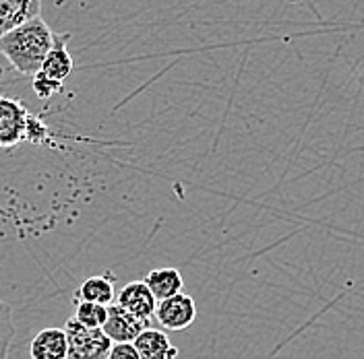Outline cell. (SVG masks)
<instances>
[{
  "label": "cell",
  "instance_id": "6da1fadb",
  "mask_svg": "<svg viewBox=\"0 0 364 359\" xmlns=\"http://www.w3.org/2000/svg\"><path fill=\"white\" fill-rule=\"evenodd\" d=\"M52 42L54 31L48 27L42 15H38L0 38V54L23 77H33L44 65Z\"/></svg>",
  "mask_w": 364,
  "mask_h": 359
},
{
  "label": "cell",
  "instance_id": "7a4b0ae2",
  "mask_svg": "<svg viewBox=\"0 0 364 359\" xmlns=\"http://www.w3.org/2000/svg\"><path fill=\"white\" fill-rule=\"evenodd\" d=\"M46 131L44 122L29 112L21 99L0 95V149H13L23 143L40 145Z\"/></svg>",
  "mask_w": 364,
  "mask_h": 359
},
{
  "label": "cell",
  "instance_id": "3957f363",
  "mask_svg": "<svg viewBox=\"0 0 364 359\" xmlns=\"http://www.w3.org/2000/svg\"><path fill=\"white\" fill-rule=\"evenodd\" d=\"M68 353L67 359H108L112 341L102 328L81 324L75 316L65 320Z\"/></svg>",
  "mask_w": 364,
  "mask_h": 359
},
{
  "label": "cell",
  "instance_id": "277c9868",
  "mask_svg": "<svg viewBox=\"0 0 364 359\" xmlns=\"http://www.w3.org/2000/svg\"><path fill=\"white\" fill-rule=\"evenodd\" d=\"M195 318H197V304L186 293L181 292L158 302L156 320L166 331H184L195 322Z\"/></svg>",
  "mask_w": 364,
  "mask_h": 359
},
{
  "label": "cell",
  "instance_id": "5b68a950",
  "mask_svg": "<svg viewBox=\"0 0 364 359\" xmlns=\"http://www.w3.org/2000/svg\"><path fill=\"white\" fill-rule=\"evenodd\" d=\"M149 326L147 320H141L129 310H124L118 304L108 306V318L102 326V331L110 337L112 343H133L145 328Z\"/></svg>",
  "mask_w": 364,
  "mask_h": 359
},
{
  "label": "cell",
  "instance_id": "8992f818",
  "mask_svg": "<svg viewBox=\"0 0 364 359\" xmlns=\"http://www.w3.org/2000/svg\"><path fill=\"white\" fill-rule=\"evenodd\" d=\"M116 304L147 322L156 316V308H158V299L154 297V293L145 281L127 283L116 295Z\"/></svg>",
  "mask_w": 364,
  "mask_h": 359
},
{
  "label": "cell",
  "instance_id": "52a82bcc",
  "mask_svg": "<svg viewBox=\"0 0 364 359\" xmlns=\"http://www.w3.org/2000/svg\"><path fill=\"white\" fill-rule=\"evenodd\" d=\"M68 33H60L56 35L54 33V42H52V48L48 52V56L44 58V65L40 68V74L50 79V81H56V83H65L73 68H75V62H73V56L68 52Z\"/></svg>",
  "mask_w": 364,
  "mask_h": 359
},
{
  "label": "cell",
  "instance_id": "ba28073f",
  "mask_svg": "<svg viewBox=\"0 0 364 359\" xmlns=\"http://www.w3.org/2000/svg\"><path fill=\"white\" fill-rule=\"evenodd\" d=\"M42 13V0H0V38Z\"/></svg>",
  "mask_w": 364,
  "mask_h": 359
},
{
  "label": "cell",
  "instance_id": "9c48e42d",
  "mask_svg": "<svg viewBox=\"0 0 364 359\" xmlns=\"http://www.w3.org/2000/svg\"><path fill=\"white\" fill-rule=\"evenodd\" d=\"M68 343L65 328H44L40 331L29 347L31 359H67Z\"/></svg>",
  "mask_w": 364,
  "mask_h": 359
},
{
  "label": "cell",
  "instance_id": "30bf717a",
  "mask_svg": "<svg viewBox=\"0 0 364 359\" xmlns=\"http://www.w3.org/2000/svg\"><path fill=\"white\" fill-rule=\"evenodd\" d=\"M141 359H176L178 349L170 343L168 335L158 328H145L139 337L133 341Z\"/></svg>",
  "mask_w": 364,
  "mask_h": 359
},
{
  "label": "cell",
  "instance_id": "8fae6325",
  "mask_svg": "<svg viewBox=\"0 0 364 359\" xmlns=\"http://www.w3.org/2000/svg\"><path fill=\"white\" fill-rule=\"evenodd\" d=\"M95 302V304H104L110 306L116 299L114 292V277L110 272L106 275H95L90 277L81 283V287L75 293V302Z\"/></svg>",
  "mask_w": 364,
  "mask_h": 359
},
{
  "label": "cell",
  "instance_id": "7c38bea8",
  "mask_svg": "<svg viewBox=\"0 0 364 359\" xmlns=\"http://www.w3.org/2000/svg\"><path fill=\"white\" fill-rule=\"evenodd\" d=\"M147 283V287L151 289L154 297L161 302L166 297H172L176 293L182 292L184 287V279H182L178 269H154L149 270V275L143 279Z\"/></svg>",
  "mask_w": 364,
  "mask_h": 359
},
{
  "label": "cell",
  "instance_id": "4fadbf2b",
  "mask_svg": "<svg viewBox=\"0 0 364 359\" xmlns=\"http://www.w3.org/2000/svg\"><path fill=\"white\" fill-rule=\"evenodd\" d=\"M77 310H75V318L91 328H102L106 318H108V306L104 304H95V302H75Z\"/></svg>",
  "mask_w": 364,
  "mask_h": 359
},
{
  "label": "cell",
  "instance_id": "5bb4252c",
  "mask_svg": "<svg viewBox=\"0 0 364 359\" xmlns=\"http://www.w3.org/2000/svg\"><path fill=\"white\" fill-rule=\"evenodd\" d=\"M15 337L13 310L6 302L0 299V359H9V349Z\"/></svg>",
  "mask_w": 364,
  "mask_h": 359
},
{
  "label": "cell",
  "instance_id": "9a60e30c",
  "mask_svg": "<svg viewBox=\"0 0 364 359\" xmlns=\"http://www.w3.org/2000/svg\"><path fill=\"white\" fill-rule=\"evenodd\" d=\"M33 91H36V95L40 99H50L52 95H56V93L63 91V83L50 81V79H46V77H42L38 72V74H33Z\"/></svg>",
  "mask_w": 364,
  "mask_h": 359
},
{
  "label": "cell",
  "instance_id": "2e32d148",
  "mask_svg": "<svg viewBox=\"0 0 364 359\" xmlns=\"http://www.w3.org/2000/svg\"><path fill=\"white\" fill-rule=\"evenodd\" d=\"M108 359H141L133 343H112Z\"/></svg>",
  "mask_w": 364,
  "mask_h": 359
}]
</instances>
